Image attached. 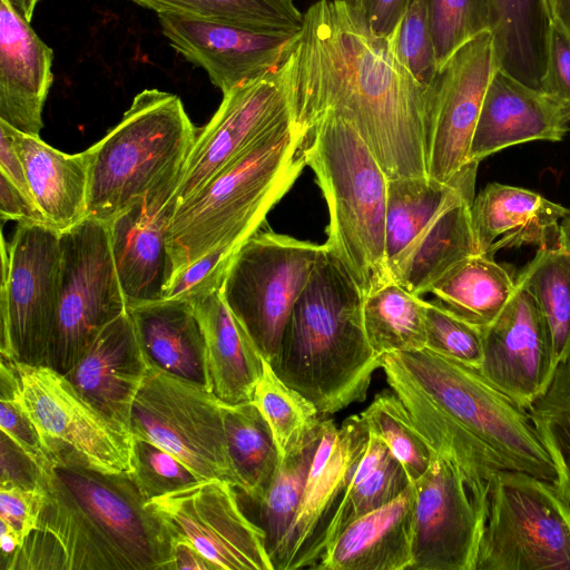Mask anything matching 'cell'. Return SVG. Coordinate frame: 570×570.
Masks as SVG:
<instances>
[{"label":"cell","mask_w":570,"mask_h":570,"mask_svg":"<svg viewBox=\"0 0 570 570\" xmlns=\"http://www.w3.org/2000/svg\"><path fill=\"white\" fill-rule=\"evenodd\" d=\"M294 124H352L389 179L426 173V90L348 0H318L281 66Z\"/></svg>","instance_id":"6da1fadb"},{"label":"cell","mask_w":570,"mask_h":570,"mask_svg":"<svg viewBox=\"0 0 570 570\" xmlns=\"http://www.w3.org/2000/svg\"><path fill=\"white\" fill-rule=\"evenodd\" d=\"M38 525L2 570H170L173 534L130 474L43 451Z\"/></svg>","instance_id":"7a4b0ae2"},{"label":"cell","mask_w":570,"mask_h":570,"mask_svg":"<svg viewBox=\"0 0 570 570\" xmlns=\"http://www.w3.org/2000/svg\"><path fill=\"white\" fill-rule=\"evenodd\" d=\"M364 297L325 246L271 363L277 376L311 401L322 416L363 402L373 373L381 368L364 330Z\"/></svg>","instance_id":"3957f363"},{"label":"cell","mask_w":570,"mask_h":570,"mask_svg":"<svg viewBox=\"0 0 570 570\" xmlns=\"http://www.w3.org/2000/svg\"><path fill=\"white\" fill-rule=\"evenodd\" d=\"M306 131L287 118L178 204L167 227L174 274L222 246H242L306 166ZM173 279V278H171Z\"/></svg>","instance_id":"277c9868"},{"label":"cell","mask_w":570,"mask_h":570,"mask_svg":"<svg viewBox=\"0 0 570 570\" xmlns=\"http://www.w3.org/2000/svg\"><path fill=\"white\" fill-rule=\"evenodd\" d=\"M303 154L328 206L324 244L366 296L391 281L385 250L389 178L355 127L330 111L306 129Z\"/></svg>","instance_id":"5b68a950"},{"label":"cell","mask_w":570,"mask_h":570,"mask_svg":"<svg viewBox=\"0 0 570 570\" xmlns=\"http://www.w3.org/2000/svg\"><path fill=\"white\" fill-rule=\"evenodd\" d=\"M196 135L178 96L136 95L119 124L85 150L87 217L109 223L151 190L178 183Z\"/></svg>","instance_id":"8992f818"},{"label":"cell","mask_w":570,"mask_h":570,"mask_svg":"<svg viewBox=\"0 0 570 570\" xmlns=\"http://www.w3.org/2000/svg\"><path fill=\"white\" fill-rule=\"evenodd\" d=\"M442 412L484 443L510 470L554 482L557 472L528 410L491 384L478 368L428 348L380 356Z\"/></svg>","instance_id":"52a82bcc"},{"label":"cell","mask_w":570,"mask_h":570,"mask_svg":"<svg viewBox=\"0 0 570 570\" xmlns=\"http://www.w3.org/2000/svg\"><path fill=\"white\" fill-rule=\"evenodd\" d=\"M475 570H570V505L552 482L494 474Z\"/></svg>","instance_id":"ba28073f"},{"label":"cell","mask_w":570,"mask_h":570,"mask_svg":"<svg viewBox=\"0 0 570 570\" xmlns=\"http://www.w3.org/2000/svg\"><path fill=\"white\" fill-rule=\"evenodd\" d=\"M325 245L256 232L235 253L220 294L269 364L289 314Z\"/></svg>","instance_id":"9c48e42d"},{"label":"cell","mask_w":570,"mask_h":570,"mask_svg":"<svg viewBox=\"0 0 570 570\" xmlns=\"http://www.w3.org/2000/svg\"><path fill=\"white\" fill-rule=\"evenodd\" d=\"M60 232L48 224L18 223L9 244L1 240V356L49 366L57 324Z\"/></svg>","instance_id":"30bf717a"},{"label":"cell","mask_w":570,"mask_h":570,"mask_svg":"<svg viewBox=\"0 0 570 570\" xmlns=\"http://www.w3.org/2000/svg\"><path fill=\"white\" fill-rule=\"evenodd\" d=\"M225 405L208 387L150 363L131 409L129 430L173 454L200 480L220 479L238 489L228 453Z\"/></svg>","instance_id":"8fae6325"},{"label":"cell","mask_w":570,"mask_h":570,"mask_svg":"<svg viewBox=\"0 0 570 570\" xmlns=\"http://www.w3.org/2000/svg\"><path fill=\"white\" fill-rule=\"evenodd\" d=\"M61 283L49 366L67 374L97 334L127 312L109 224L86 217L60 232Z\"/></svg>","instance_id":"7c38bea8"},{"label":"cell","mask_w":570,"mask_h":570,"mask_svg":"<svg viewBox=\"0 0 570 570\" xmlns=\"http://www.w3.org/2000/svg\"><path fill=\"white\" fill-rule=\"evenodd\" d=\"M16 396L43 451L70 452L106 472H132L134 435L88 402L60 372L14 362Z\"/></svg>","instance_id":"4fadbf2b"},{"label":"cell","mask_w":570,"mask_h":570,"mask_svg":"<svg viewBox=\"0 0 570 570\" xmlns=\"http://www.w3.org/2000/svg\"><path fill=\"white\" fill-rule=\"evenodd\" d=\"M235 489L225 480H199L147 504L214 569L274 570L264 532L246 515Z\"/></svg>","instance_id":"5bb4252c"},{"label":"cell","mask_w":570,"mask_h":570,"mask_svg":"<svg viewBox=\"0 0 570 570\" xmlns=\"http://www.w3.org/2000/svg\"><path fill=\"white\" fill-rule=\"evenodd\" d=\"M499 70L494 41L484 31L456 50L426 90V173L448 183L468 161L488 86Z\"/></svg>","instance_id":"9a60e30c"},{"label":"cell","mask_w":570,"mask_h":570,"mask_svg":"<svg viewBox=\"0 0 570 570\" xmlns=\"http://www.w3.org/2000/svg\"><path fill=\"white\" fill-rule=\"evenodd\" d=\"M370 432L361 414L340 426L322 419L321 436L295 520L274 560V570L314 569L325 534L367 449Z\"/></svg>","instance_id":"2e32d148"},{"label":"cell","mask_w":570,"mask_h":570,"mask_svg":"<svg viewBox=\"0 0 570 570\" xmlns=\"http://www.w3.org/2000/svg\"><path fill=\"white\" fill-rule=\"evenodd\" d=\"M416 492L410 570H475L488 508L474 497L459 465L434 452L412 482Z\"/></svg>","instance_id":"e0dca14e"},{"label":"cell","mask_w":570,"mask_h":570,"mask_svg":"<svg viewBox=\"0 0 570 570\" xmlns=\"http://www.w3.org/2000/svg\"><path fill=\"white\" fill-rule=\"evenodd\" d=\"M291 117L281 67L224 94L217 111L196 135L173 202L177 206L195 194L252 142Z\"/></svg>","instance_id":"ac0fdd59"},{"label":"cell","mask_w":570,"mask_h":570,"mask_svg":"<svg viewBox=\"0 0 570 570\" xmlns=\"http://www.w3.org/2000/svg\"><path fill=\"white\" fill-rule=\"evenodd\" d=\"M157 14L170 46L203 68L223 95L277 70L299 35V31H266L170 12Z\"/></svg>","instance_id":"d6986e66"},{"label":"cell","mask_w":570,"mask_h":570,"mask_svg":"<svg viewBox=\"0 0 570 570\" xmlns=\"http://www.w3.org/2000/svg\"><path fill=\"white\" fill-rule=\"evenodd\" d=\"M482 330L480 373L528 410L547 390L557 368L549 330L534 297L517 283L507 306Z\"/></svg>","instance_id":"ffe728a7"},{"label":"cell","mask_w":570,"mask_h":570,"mask_svg":"<svg viewBox=\"0 0 570 570\" xmlns=\"http://www.w3.org/2000/svg\"><path fill=\"white\" fill-rule=\"evenodd\" d=\"M178 183L151 190L109 222L110 246L127 308L161 301L174 265L167 227Z\"/></svg>","instance_id":"44dd1931"},{"label":"cell","mask_w":570,"mask_h":570,"mask_svg":"<svg viewBox=\"0 0 570 570\" xmlns=\"http://www.w3.org/2000/svg\"><path fill=\"white\" fill-rule=\"evenodd\" d=\"M149 367L127 309L97 334L65 376L88 402L129 430Z\"/></svg>","instance_id":"7402d4cb"},{"label":"cell","mask_w":570,"mask_h":570,"mask_svg":"<svg viewBox=\"0 0 570 570\" xmlns=\"http://www.w3.org/2000/svg\"><path fill=\"white\" fill-rule=\"evenodd\" d=\"M569 122V108L499 69L484 95L469 161L531 140L560 141Z\"/></svg>","instance_id":"603a6c76"},{"label":"cell","mask_w":570,"mask_h":570,"mask_svg":"<svg viewBox=\"0 0 570 570\" xmlns=\"http://www.w3.org/2000/svg\"><path fill=\"white\" fill-rule=\"evenodd\" d=\"M53 51L7 0H0V120L39 136L53 81Z\"/></svg>","instance_id":"cb8c5ba5"},{"label":"cell","mask_w":570,"mask_h":570,"mask_svg":"<svg viewBox=\"0 0 570 570\" xmlns=\"http://www.w3.org/2000/svg\"><path fill=\"white\" fill-rule=\"evenodd\" d=\"M568 208L530 189L488 184L471 204V224L478 254L522 245H558L559 224Z\"/></svg>","instance_id":"d4e9b609"},{"label":"cell","mask_w":570,"mask_h":570,"mask_svg":"<svg viewBox=\"0 0 570 570\" xmlns=\"http://www.w3.org/2000/svg\"><path fill=\"white\" fill-rule=\"evenodd\" d=\"M416 492L397 498L353 522L328 546L317 570H410Z\"/></svg>","instance_id":"484cf974"},{"label":"cell","mask_w":570,"mask_h":570,"mask_svg":"<svg viewBox=\"0 0 570 570\" xmlns=\"http://www.w3.org/2000/svg\"><path fill=\"white\" fill-rule=\"evenodd\" d=\"M475 180L454 193L417 235L387 261L390 279L421 296L453 265L476 254L471 224Z\"/></svg>","instance_id":"4316f807"},{"label":"cell","mask_w":570,"mask_h":570,"mask_svg":"<svg viewBox=\"0 0 570 570\" xmlns=\"http://www.w3.org/2000/svg\"><path fill=\"white\" fill-rule=\"evenodd\" d=\"M205 340L209 390L224 403L250 402L264 358L220 289L193 302Z\"/></svg>","instance_id":"83f0119b"},{"label":"cell","mask_w":570,"mask_h":570,"mask_svg":"<svg viewBox=\"0 0 570 570\" xmlns=\"http://www.w3.org/2000/svg\"><path fill=\"white\" fill-rule=\"evenodd\" d=\"M32 198L47 223L59 232L87 217L88 159L86 151L68 155L12 128Z\"/></svg>","instance_id":"f1b7e54d"},{"label":"cell","mask_w":570,"mask_h":570,"mask_svg":"<svg viewBox=\"0 0 570 570\" xmlns=\"http://www.w3.org/2000/svg\"><path fill=\"white\" fill-rule=\"evenodd\" d=\"M386 382L402 400L434 452L455 462L475 499L489 509L491 481L507 465L484 443L442 412L423 392L391 365L381 362ZM510 470V469H509Z\"/></svg>","instance_id":"f546056e"},{"label":"cell","mask_w":570,"mask_h":570,"mask_svg":"<svg viewBox=\"0 0 570 570\" xmlns=\"http://www.w3.org/2000/svg\"><path fill=\"white\" fill-rule=\"evenodd\" d=\"M127 309L153 365L209 389L204 334L191 302L161 299Z\"/></svg>","instance_id":"4dcf8cb0"},{"label":"cell","mask_w":570,"mask_h":570,"mask_svg":"<svg viewBox=\"0 0 570 570\" xmlns=\"http://www.w3.org/2000/svg\"><path fill=\"white\" fill-rule=\"evenodd\" d=\"M499 69L541 90L551 31L546 0H489Z\"/></svg>","instance_id":"1f68e13d"},{"label":"cell","mask_w":570,"mask_h":570,"mask_svg":"<svg viewBox=\"0 0 570 570\" xmlns=\"http://www.w3.org/2000/svg\"><path fill=\"white\" fill-rule=\"evenodd\" d=\"M517 288L505 265L484 254L470 255L446 271L428 291L436 301L480 327L491 324Z\"/></svg>","instance_id":"d6a6232c"},{"label":"cell","mask_w":570,"mask_h":570,"mask_svg":"<svg viewBox=\"0 0 570 570\" xmlns=\"http://www.w3.org/2000/svg\"><path fill=\"white\" fill-rule=\"evenodd\" d=\"M479 163L468 161L444 184L428 176L389 179L385 210L387 261L417 235L454 193L476 179Z\"/></svg>","instance_id":"836d02e7"},{"label":"cell","mask_w":570,"mask_h":570,"mask_svg":"<svg viewBox=\"0 0 570 570\" xmlns=\"http://www.w3.org/2000/svg\"><path fill=\"white\" fill-rule=\"evenodd\" d=\"M228 453L244 499L261 498L272 483L281 462L272 431L250 402L225 405Z\"/></svg>","instance_id":"e575fe53"},{"label":"cell","mask_w":570,"mask_h":570,"mask_svg":"<svg viewBox=\"0 0 570 570\" xmlns=\"http://www.w3.org/2000/svg\"><path fill=\"white\" fill-rule=\"evenodd\" d=\"M424 303L420 296L393 281L364 297V330L379 357L386 353L425 348Z\"/></svg>","instance_id":"d590c367"},{"label":"cell","mask_w":570,"mask_h":570,"mask_svg":"<svg viewBox=\"0 0 570 570\" xmlns=\"http://www.w3.org/2000/svg\"><path fill=\"white\" fill-rule=\"evenodd\" d=\"M411 483L402 463L370 433L367 449L325 534L324 552L351 522L393 501Z\"/></svg>","instance_id":"8d00e7d4"},{"label":"cell","mask_w":570,"mask_h":570,"mask_svg":"<svg viewBox=\"0 0 570 570\" xmlns=\"http://www.w3.org/2000/svg\"><path fill=\"white\" fill-rule=\"evenodd\" d=\"M320 436L321 426L301 450L281 459L272 483L261 498L245 499L254 515L250 520L264 532L272 562L297 514Z\"/></svg>","instance_id":"74e56055"},{"label":"cell","mask_w":570,"mask_h":570,"mask_svg":"<svg viewBox=\"0 0 570 570\" xmlns=\"http://www.w3.org/2000/svg\"><path fill=\"white\" fill-rule=\"evenodd\" d=\"M517 283L531 293L542 313L557 366L570 360V254L559 245L539 248Z\"/></svg>","instance_id":"f35d334b"},{"label":"cell","mask_w":570,"mask_h":570,"mask_svg":"<svg viewBox=\"0 0 570 570\" xmlns=\"http://www.w3.org/2000/svg\"><path fill=\"white\" fill-rule=\"evenodd\" d=\"M252 402L266 420L281 459L301 450L321 426L315 405L285 384L266 360Z\"/></svg>","instance_id":"ab89813d"},{"label":"cell","mask_w":570,"mask_h":570,"mask_svg":"<svg viewBox=\"0 0 570 570\" xmlns=\"http://www.w3.org/2000/svg\"><path fill=\"white\" fill-rule=\"evenodd\" d=\"M146 9L227 22L248 28L298 32L304 14L295 0H130Z\"/></svg>","instance_id":"60d3db41"},{"label":"cell","mask_w":570,"mask_h":570,"mask_svg":"<svg viewBox=\"0 0 570 570\" xmlns=\"http://www.w3.org/2000/svg\"><path fill=\"white\" fill-rule=\"evenodd\" d=\"M528 412L554 465L553 484L570 505V360L558 364L549 386Z\"/></svg>","instance_id":"b9f144b4"},{"label":"cell","mask_w":570,"mask_h":570,"mask_svg":"<svg viewBox=\"0 0 570 570\" xmlns=\"http://www.w3.org/2000/svg\"><path fill=\"white\" fill-rule=\"evenodd\" d=\"M360 414L368 432L381 439L402 463L411 482L424 474L431 464L434 451L393 390L377 393L372 403Z\"/></svg>","instance_id":"7bdbcfd3"},{"label":"cell","mask_w":570,"mask_h":570,"mask_svg":"<svg viewBox=\"0 0 570 570\" xmlns=\"http://www.w3.org/2000/svg\"><path fill=\"white\" fill-rule=\"evenodd\" d=\"M439 68L463 45L490 31L489 0H426Z\"/></svg>","instance_id":"ee69618b"},{"label":"cell","mask_w":570,"mask_h":570,"mask_svg":"<svg viewBox=\"0 0 570 570\" xmlns=\"http://www.w3.org/2000/svg\"><path fill=\"white\" fill-rule=\"evenodd\" d=\"M425 348L480 368L483 360V330L456 315L438 301L424 303Z\"/></svg>","instance_id":"f6af8a7d"},{"label":"cell","mask_w":570,"mask_h":570,"mask_svg":"<svg viewBox=\"0 0 570 570\" xmlns=\"http://www.w3.org/2000/svg\"><path fill=\"white\" fill-rule=\"evenodd\" d=\"M389 39L396 59L428 90L436 76L439 66L426 0H410L402 19Z\"/></svg>","instance_id":"bcb514c9"},{"label":"cell","mask_w":570,"mask_h":570,"mask_svg":"<svg viewBox=\"0 0 570 570\" xmlns=\"http://www.w3.org/2000/svg\"><path fill=\"white\" fill-rule=\"evenodd\" d=\"M130 475L147 501L200 480L169 452L135 436Z\"/></svg>","instance_id":"7dc6e473"},{"label":"cell","mask_w":570,"mask_h":570,"mask_svg":"<svg viewBox=\"0 0 570 570\" xmlns=\"http://www.w3.org/2000/svg\"><path fill=\"white\" fill-rule=\"evenodd\" d=\"M240 246H222L179 271L171 279L164 299H196L219 291L232 259Z\"/></svg>","instance_id":"c3c4849f"},{"label":"cell","mask_w":570,"mask_h":570,"mask_svg":"<svg viewBox=\"0 0 570 570\" xmlns=\"http://www.w3.org/2000/svg\"><path fill=\"white\" fill-rule=\"evenodd\" d=\"M41 505L38 484L0 483V523L11 529L22 544L37 529Z\"/></svg>","instance_id":"681fc988"},{"label":"cell","mask_w":570,"mask_h":570,"mask_svg":"<svg viewBox=\"0 0 570 570\" xmlns=\"http://www.w3.org/2000/svg\"><path fill=\"white\" fill-rule=\"evenodd\" d=\"M541 91L570 109V36L552 23Z\"/></svg>","instance_id":"f907efd6"},{"label":"cell","mask_w":570,"mask_h":570,"mask_svg":"<svg viewBox=\"0 0 570 570\" xmlns=\"http://www.w3.org/2000/svg\"><path fill=\"white\" fill-rule=\"evenodd\" d=\"M348 1L363 17L371 30L383 38H391L410 2V0Z\"/></svg>","instance_id":"816d5d0a"},{"label":"cell","mask_w":570,"mask_h":570,"mask_svg":"<svg viewBox=\"0 0 570 570\" xmlns=\"http://www.w3.org/2000/svg\"><path fill=\"white\" fill-rule=\"evenodd\" d=\"M0 216L2 222L48 224L35 200L23 194L2 173H0Z\"/></svg>","instance_id":"f5cc1de1"},{"label":"cell","mask_w":570,"mask_h":570,"mask_svg":"<svg viewBox=\"0 0 570 570\" xmlns=\"http://www.w3.org/2000/svg\"><path fill=\"white\" fill-rule=\"evenodd\" d=\"M0 483L37 484L33 462L3 433L1 434Z\"/></svg>","instance_id":"db71d44e"},{"label":"cell","mask_w":570,"mask_h":570,"mask_svg":"<svg viewBox=\"0 0 570 570\" xmlns=\"http://www.w3.org/2000/svg\"><path fill=\"white\" fill-rule=\"evenodd\" d=\"M0 173L32 198L22 161L14 146L12 127L0 120ZM33 199V198H32Z\"/></svg>","instance_id":"11a10c76"},{"label":"cell","mask_w":570,"mask_h":570,"mask_svg":"<svg viewBox=\"0 0 570 570\" xmlns=\"http://www.w3.org/2000/svg\"><path fill=\"white\" fill-rule=\"evenodd\" d=\"M173 563L170 570H213V566L187 540L173 537Z\"/></svg>","instance_id":"9f6ffc18"},{"label":"cell","mask_w":570,"mask_h":570,"mask_svg":"<svg viewBox=\"0 0 570 570\" xmlns=\"http://www.w3.org/2000/svg\"><path fill=\"white\" fill-rule=\"evenodd\" d=\"M551 23L570 36V0H546Z\"/></svg>","instance_id":"6f0895ef"},{"label":"cell","mask_w":570,"mask_h":570,"mask_svg":"<svg viewBox=\"0 0 570 570\" xmlns=\"http://www.w3.org/2000/svg\"><path fill=\"white\" fill-rule=\"evenodd\" d=\"M9 4L27 21H31L35 9L40 0H7Z\"/></svg>","instance_id":"680465c9"},{"label":"cell","mask_w":570,"mask_h":570,"mask_svg":"<svg viewBox=\"0 0 570 570\" xmlns=\"http://www.w3.org/2000/svg\"><path fill=\"white\" fill-rule=\"evenodd\" d=\"M558 245L570 254V208L559 224Z\"/></svg>","instance_id":"91938a15"}]
</instances>
